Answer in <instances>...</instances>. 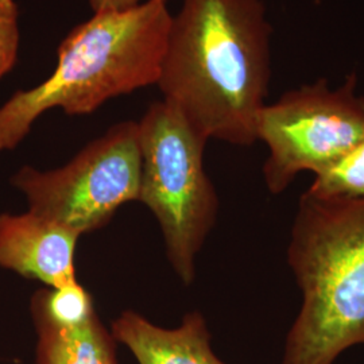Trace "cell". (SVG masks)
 <instances>
[{
	"label": "cell",
	"instance_id": "5",
	"mask_svg": "<svg viewBox=\"0 0 364 364\" xmlns=\"http://www.w3.org/2000/svg\"><path fill=\"white\" fill-rule=\"evenodd\" d=\"M142 156L138 122H120L58 169L23 166L13 183L30 210L80 236L107 225L117 209L138 201Z\"/></svg>",
	"mask_w": 364,
	"mask_h": 364
},
{
	"label": "cell",
	"instance_id": "11",
	"mask_svg": "<svg viewBox=\"0 0 364 364\" xmlns=\"http://www.w3.org/2000/svg\"><path fill=\"white\" fill-rule=\"evenodd\" d=\"M31 311L45 314L60 326H77L96 313L91 293L80 282L41 289L31 299Z\"/></svg>",
	"mask_w": 364,
	"mask_h": 364
},
{
	"label": "cell",
	"instance_id": "2",
	"mask_svg": "<svg viewBox=\"0 0 364 364\" xmlns=\"http://www.w3.org/2000/svg\"><path fill=\"white\" fill-rule=\"evenodd\" d=\"M171 14L168 0L93 13L58 46L52 75L0 107V151L21 144L45 112H95L109 99L156 85Z\"/></svg>",
	"mask_w": 364,
	"mask_h": 364
},
{
	"label": "cell",
	"instance_id": "12",
	"mask_svg": "<svg viewBox=\"0 0 364 364\" xmlns=\"http://www.w3.org/2000/svg\"><path fill=\"white\" fill-rule=\"evenodd\" d=\"M19 52V10L15 0H0V78L13 69Z\"/></svg>",
	"mask_w": 364,
	"mask_h": 364
},
{
	"label": "cell",
	"instance_id": "3",
	"mask_svg": "<svg viewBox=\"0 0 364 364\" xmlns=\"http://www.w3.org/2000/svg\"><path fill=\"white\" fill-rule=\"evenodd\" d=\"M302 291L282 364H335L364 344V198H318L305 192L287 247Z\"/></svg>",
	"mask_w": 364,
	"mask_h": 364
},
{
	"label": "cell",
	"instance_id": "8",
	"mask_svg": "<svg viewBox=\"0 0 364 364\" xmlns=\"http://www.w3.org/2000/svg\"><path fill=\"white\" fill-rule=\"evenodd\" d=\"M111 333L138 364H227L213 352L207 321L200 312L186 313L177 328L153 324L141 313L124 311Z\"/></svg>",
	"mask_w": 364,
	"mask_h": 364
},
{
	"label": "cell",
	"instance_id": "4",
	"mask_svg": "<svg viewBox=\"0 0 364 364\" xmlns=\"http://www.w3.org/2000/svg\"><path fill=\"white\" fill-rule=\"evenodd\" d=\"M138 126L142 156L138 201L156 216L171 267L191 285L196 257L219 210V198L204 168L208 139L164 100L150 105Z\"/></svg>",
	"mask_w": 364,
	"mask_h": 364
},
{
	"label": "cell",
	"instance_id": "6",
	"mask_svg": "<svg viewBox=\"0 0 364 364\" xmlns=\"http://www.w3.org/2000/svg\"><path fill=\"white\" fill-rule=\"evenodd\" d=\"M356 87L355 73L336 90L318 80L260 109L257 139L269 149L263 178L270 193L281 195L301 171H324L362 139L364 96Z\"/></svg>",
	"mask_w": 364,
	"mask_h": 364
},
{
	"label": "cell",
	"instance_id": "13",
	"mask_svg": "<svg viewBox=\"0 0 364 364\" xmlns=\"http://www.w3.org/2000/svg\"><path fill=\"white\" fill-rule=\"evenodd\" d=\"M93 13L111 11V10H127L141 4L144 0H88Z\"/></svg>",
	"mask_w": 364,
	"mask_h": 364
},
{
	"label": "cell",
	"instance_id": "10",
	"mask_svg": "<svg viewBox=\"0 0 364 364\" xmlns=\"http://www.w3.org/2000/svg\"><path fill=\"white\" fill-rule=\"evenodd\" d=\"M306 192L318 198H364V135L333 165L316 174Z\"/></svg>",
	"mask_w": 364,
	"mask_h": 364
},
{
	"label": "cell",
	"instance_id": "7",
	"mask_svg": "<svg viewBox=\"0 0 364 364\" xmlns=\"http://www.w3.org/2000/svg\"><path fill=\"white\" fill-rule=\"evenodd\" d=\"M78 237L77 232L61 223L31 210L0 215V267L48 287L76 284Z\"/></svg>",
	"mask_w": 364,
	"mask_h": 364
},
{
	"label": "cell",
	"instance_id": "1",
	"mask_svg": "<svg viewBox=\"0 0 364 364\" xmlns=\"http://www.w3.org/2000/svg\"><path fill=\"white\" fill-rule=\"evenodd\" d=\"M270 36L262 0H182L156 82L164 102L208 141L257 142L272 73Z\"/></svg>",
	"mask_w": 364,
	"mask_h": 364
},
{
	"label": "cell",
	"instance_id": "9",
	"mask_svg": "<svg viewBox=\"0 0 364 364\" xmlns=\"http://www.w3.org/2000/svg\"><path fill=\"white\" fill-rule=\"evenodd\" d=\"M37 329V364H119L117 340L97 312L77 326H60L31 311Z\"/></svg>",
	"mask_w": 364,
	"mask_h": 364
}]
</instances>
